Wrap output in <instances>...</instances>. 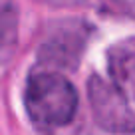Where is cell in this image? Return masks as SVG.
Returning <instances> with one entry per match:
<instances>
[{
  "label": "cell",
  "mask_w": 135,
  "mask_h": 135,
  "mask_svg": "<svg viewBox=\"0 0 135 135\" xmlns=\"http://www.w3.org/2000/svg\"><path fill=\"white\" fill-rule=\"evenodd\" d=\"M54 2H78V0H54Z\"/></svg>",
  "instance_id": "5"
},
{
  "label": "cell",
  "mask_w": 135,
  "mask_h": 135,
  "mask_svg": "<svg viewBox=\"0 0 135 135\" xmlns=\"http://www.w3.org/2000/svg\"><path fill=\"white\" fill-rule=\"evenodd\" d=\"M24 107L34 125L62 127L76 115L78 91L60 70H38L26 81Z\"/></svg>",
  "instance_id": "2"
},
{
  "label": "cell",
  "mask_w": 135,
  "mask_h": 135,
  "mask_svg": "<svg viewBox=\"0 0 135 135\" xmlns=\"http://www.w3.org/2000/svg\"><path fill=\"white\" fill-rule=\"evenodd\" d=\"M113 2L129 16H135V0H113Z\"/></svg>",
  "instance_id": "4"
},
{
  "label": "cell",
  "mask_w": 135,
  "mask_h": 135,
  "mask_svg": "<svg viewBox=\"0 0 135 135\" xmlns=\"http://www.w3.org/2000/svg\"><path fill=\"white\" fill-rule=\"evenodd\" d=\"M89 107L95 123L109 133L135 131V38L113 44L107 52V76H91Z\"/></svg>",
  "instance_id": "1"
},
{
  "label": "cell",
  "mask_w": 135,
  "mask_h": 135,
  "mask_svg": "<svg viewBox=\"0 0 135 135\" xmlns=\"http://www.w3.org/2000/svg\"><path fill=\"white\" fill-rule=\"evenodd\" d=\"M16 42V18L4 12L0 16V58H4Z\"/></svg>",
  "instance_id": "3"
}]
</instances>
